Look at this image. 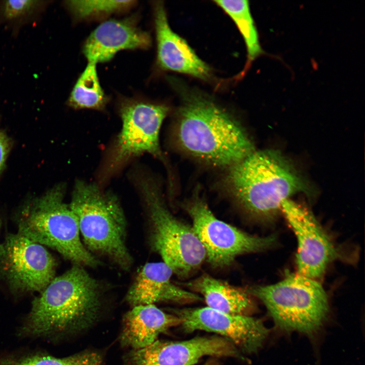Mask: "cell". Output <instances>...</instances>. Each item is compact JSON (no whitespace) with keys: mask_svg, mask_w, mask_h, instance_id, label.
Instances as JSON below:
<instances>
[{"mask_svg":"<svg viewBox=\"0 0 365 365\" xmlns=\"http://www.w3.org/2000/svg\"><path fill=\"white\" fill-rule=\"evenodd\" d=\"M176 138L193 157L217 166H231L253 151L242 127L211 98L181 91Z\"/></svg>","mask_w":365,"mask_h":365,"instance_id":"1","label":"cell"},{"mask_svg":"<svg viewBox=\"0 0 365 365\" xmlns=\"http://www.w3.org/2000/svg\"><path fill=\"white\" fill-rule=\"evenodd\" d=\"M227 183L235 200L252 216L268 220L293 195L308 191L303 178L280 152L253 151L230 166Z\"/></svg>","mask_w":365,"mask_h":365,"instance_id":"2","label":"cell"},{"mask_svg":"<svg viewBox=\"0 0 365 365\" xmlns=\"http://www.w3.org/2000/svg\"><path fill=\"white\" fill-rule=\"evenodd\" d=\"M33 301L26 329L36 335L86 327L97 316L100 287L83 266L55 277Z\"/></svg>","mask_w":365,"mask_h":365,"instance_id":"3","label":"cell"},{"mask_svg":"<svg viewBox=\"0 0 365 365\" xmlns=\"http://www.w3.org/2000/svg\"><path fill=\"white\" fill-rule=\"evenodd\" d=\"M69 205L86 248L129 269L132 260L126 244V220L117 197L95 184L78 180Z\"/></svg>","mask_w":365,"mask_h":365,"instance_id":"4","label":"cell"},{"mask_svg":"<svg viewBox=\"0 0 365 365\" xmlns=\"http://www.w3.org/2000/svg\"><path fill=\"white\" fill-rule=\"evenodd\" d=\"M59 184L21 208L17 217L18 234L56 250L74 264L96 267L97 259L81 241L78 221Z\"/></svg>","mask_w":365,"mask_h":365,"instance_id":"5","label":"cell"},{"mask_svg":"<svg viewBox=\"0 0 365 365\" xmlns=\"http://www.w3.org/2000/svg\"><path fill=\"white\" fill-rule=\"evenodd\" d=\"M154 182L142 176L136 179L150 217L153 246L173 273L187 277L206 259L205 250L193 227L168 209Z\"/></svg>","mask_w":365,"mask_h":365,"instance_id":"6","label":"cell"},{"mask_svg":"<svg viewBox=\"0 0 365 365\" xmlns=\"http://www.w3.org/2000/svg\"><path fill=\"white\" fill-rule=\"evenodd\" d=\"M248 293L261 300L280 328L311 333L324 320L327 297L316 280L291 274L274 284L255 286Z\"/></svg>","mask_w":365,"mask_h":365,"instance_id":"7","label":"cell"},{"mask_svg":"<svg viewBox=\"0 0 365 365\" xmlns=\"http://www.w3.org/2000/svg\"><path fill=\"white\" fill-rule=\"evenodd\" d=\"M169 111L163 104L141 99L122 98L118 113L122 128L110 151L102 171V178L117 172L131 159L149 153L163 160L159 132Z\"/></svg>","mask_w":365,"mask_h":365,"instance_id":"8","label":"cell"},{"mask_svg":"<svg viewBox=\"0 0 365 365\" xmlns=\"http://www.w3.org/2000/svg\"><path fill=\"white\" fill-rule=\"evenodd\" d=\"M186 208L206 259L214 267H227L238 256L265 250L275 241L274 235H252L218 219L201 199H193Z\"/></svg>","mask_w":365,"mask_h":365,"instance_id":"9","label":"cell"},{"mask_svg":"<svg viewBox=\"0 0 365 365\" xmlns=\"http://www.w3.org/2000/svg\"><path fill=\"white\" fill-rule=\"evenodd\" d=\"M56 262L42 245L19 234L0 244V277L14 291H42L55 277Z\"/></svg>","mask_w":365,"mask_h":365,"instance_id":"10","label":"cell"},{"mask_svg":"<svg viewBox=\"0 0 365 365\" xmlns=\"http://www.w3.org/2000/svg\"><path fill=\"white\" fill-rule=\"evenodd\" d=\"M298 240L297 273L317 280L336 256L335 248L307 209L288 199L281 207Z\"/></svg>","mask_w":365,"mask_h":365,"instance_id":"11","label":"cell"},{"mask_svg":"<svg viewBox=\"0 0 365 365\" xmlns=\"http://www.w3.org/2000/svg\"><path fill=\"white\" fill-rule=\"evenodd\" d=\"M175 311L186 332L202 330L218 334L247 352L257 350L267 334L260 320L247 315L228 314L207 306Z\"/></svg>","mask_w":365,"mask_h":365,"instance_id":"12","label":"cell"},{"mask_svg":"<svg viewBox=\"0 0 365 365\" xmlns=\"http://www.w3.org/2000/svg\"><path fill=\"white\" fill-rule=\"evenodd\" d=\"M204 356H238L235 345L219 337H198L179 342L156 340L135 349L129 356L130 365H193Z\"/></svg>","mask_w":365,"mask_h":365,"instance_id":"13","label":"cell"},{"mask_svg":"<svg viewBox=\"0 0 365 365\" xmlns=\"http://www.w3.org/2000/svg\"><path fill=\"white\" fill-rule=\"evenodd\" d=\"M149 34L137 27L131 18L112 19L100 24L86 39L83 52L88 62H107L123 50L147 49Z\"/></svg>","mask_w":365,"mask_h":365,"instance_id":"14","label":"cell"},{"mask_svg":"<svg viewBox=\"0 0 365 365\" xmlns=\"http://www.w3.org/2000/svg\"><path fill=\"white\" fill-rule=\"evenodd\" d=\"M154 21L159 66L163 69L188 74L202 80L209 79L210 68L186 41L171 29L161 2L155 4Z\"/></svg>","mask_w":365,"mask_h":365,"instance_id":"15","label":"cell"},{"mask_svg":"<svg viewBox=\"0 0 365 365\" xmlns=\"http://www.w3.org/2000/svg\"><path fill=\"white\" fill-rule=\"evenodd\" d=\"M172 274L171 269L163 262L145 264L130 287L127 301L134 307L161 301L189 303L201 300L198 295L173 284Z\"/></svg>","mask_w":365,"mask_h":365,"instance_id":"16","label":"cell"},{"mask_svg":"<svg viewBox=\"0 0 365 365\" xmlns=\"http://www.w3.org/2000/svg\"><path fill=\"white\" fill-rule=\"evenodd\" d=\"M180 323L177 316L165 313L154 304L135 306L125 316L122 341L135 349L142 348L156 341L161 333Z\"/></svg>","mask_w":365,"mask_h":365,"instance_id":"17","label":"cell"},{"mask_svg":"<svg viewBox=\"0 0 365 365\" xmlns=\"http://www.w3.org/2000/svg\"><path fill=\"white\" fill-rule=\"evenodd\" d=\"M187 285L203 296L207 307L216 310L246 315L252 308L247 291L208 275H203Z\"/></svg>","mask_w":365,"mask_h":365,"instance_id":"18","label":"cell"},{"mask_svg":"<svg viewBox=\"0 0 365 365\" xmlns=\"http://www.w3.org/2000/svg\"><path fill=\"white\" fill-rule=\"evenodd\" d=\"M108 98L100 85L96 64L88 62L75 83L67 100L68 105L75 109H105Z\"/></svg>","mask_w":365,"mask_h":365,"instance_id":"19","label":"cell"},{"mask_svg":"<svg viewBox=\"0 0 365 365\" xmlns=\"http://www.w3.org/2000/svg\"><path fill=\"white\" fill-rule=\"evenodd\" d=\"M48 1H0V27L16 36L23 26L39 20L50 4Z\"/></svg>","mask_w":365,"mask_h":365,"instance_id":"20","label":"cell"},{"mask_svg":"<svg viewBox=\"0 0 365 365\" xmlns=\"http://www.w3.org/2000/svg\"><path fill=\"white\" fill-rule=\"evenodd\" d=\"M232 19L245 41L248 62L263 54L247 1H215Z\"/></svg>","mask_w":365,"mask_h":365,"instance_id":"21","label":"cell"},{"mask_svg":"<svg viewBox=\"0 0 365 365\" xmlns=\"http://www.w3.org/2000/svg\"><path fill=\"white\" fill-rule=\"evenodd\" d=\"M133 1H67L64 6L76 19L82 20L108 15L129 9Z\"/></svg>","mask_w":365,"mask_h":365,"instance_id":"22","label":"cell"},{"mask_svg":"<svg viewBox=\"0 0 365 365\" xmlns=\"http://www.w3.org/2000/svg\"><path fill=\"white\" fill-rule=\"evenodd\" d=\"M99 356L86 352L67 357L58 358L50 356H34L20 360L7 359L0 365H100Z\"/></svg>","mask_w":365,"mask_h":365,"instance_id":"23","label":"cell"},{"mask_svg":"<svg viewBox=\"0 0 365 365\" xmlns=\"http://www.w3.org/2000/svg\"><path fill=\"white\" fill-rule=\"evenodd\" d=\"M11 147V142L5 132L0 128V174L4 167Z\"/></svg>","mask_w":365,"mask_h":365,"instance_id":"24","label":"cell"},{"mask_svg":"<svg viewBox=\"0 0 365 365\" xmlns=\"http://www.w3.org/2000/svg\"><path fill=\"white\" fill-rule=\"evenodd\" d=\"M203 365H217V364L215 363V362L214 361L210 360L209 361L206 362Z\"/></svg>","mask_w":365,"mask_h":365,"instance_id":"25","label":"cell"}]
</instances>
